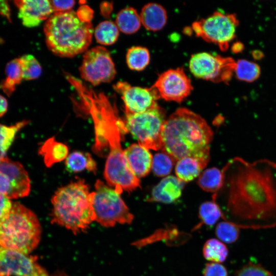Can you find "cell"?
<instances>
[{
    "instance_id": "obj_1",
    "label": "cell",
    "mask_w": 276,
    "mask_h": 276,
    "mask_svg": "<svg viewBox=\"0 0 276 276\" xmlns=\"http://www.w3.org/2000/svg\"><path fill=\"white\" fill-rule=\"evenodd\" d=\"M222 172V186L213 199L221 198L224 220L240 228L276 226V163L235 157Z\"/></svg>"
},
{
    "instance_id": "obj_2",
    "label": "cell",
    "mask_w": 276,
    "mask_h": 276,
    "mask_svg": "<svg viewBox=\"0 0 276 276\" xmlns=\"http://www.w3.org/2000/svg\"><path fill=\"white\" fill-rule=\"evenodd\" d=\"M67 81L76 90L81 107L94 122V152L101 156H107L104 169L107 184L121 193L123 190L130 192L140 187L139 178L130 169L121 147L122 134L127 129L115 104L112 105L104 93L95 91L74 76H70Z\"/></svg>"
},
{
    "instance_id": "obj_3",
    "label": "cell",
    "mask_w": 276,
    "mask_h": 276,
    "mask_svg": "<svg viewBox=\"0 0 276 276\" xmlns=\"http://www.w3.org/2000/svg\"><path fill=\"white\" fill-rule=\"evenodd\" d=\"M161 150L176 161L191 157L205 167L210 160V145L213 133L200 116L179 108L167 118L163 130Z\"/></svg>"
},
{
    "instance_id": "obj_4",
    "label": "cell",
    "mask_w": 276,
    "mask_h": 276,
    "mask_svg": "<svg viewBox=\"0 0 276 276\" xmlns=\"http://www.w3.org/2000/svg\"><path fill=\"white\" fill-rule=\"evenodd\" d=\"M48 48L56 56L71 58L87 51L94 30L92 24L72 10L53 13L43 26Z\"/></svg>"
},
{
    "instance_id": "obj_5",
    "label": "cell",
    "mask_w": 276,
    "mask_h": 276,
    "mask_svg": "<svg viewBox=\"0 0 276 276\" xmlns=\"http://www.w3.org/2000/svg\"><path fill=\"white\" fill-rule=\"evenodd\" d=\"M93 196L83 179L60 188L51 199L52 222L75 234L85 232L95 221Z\"/></svg>"
},
{
    "instance_id": "obj_6",
    "label": "cell",
    "mask_w": 276,
    "mask_h": 276,
    "mask_svg": "<svg viewBox=\"0 0 276 276\" xmlns=\"http://www.w3.org/2000/svg\"><path fill=\"white\" fill-rule=\"evenodd\" d=\"M41 228L36 215L19 202L0 219V247L28 255L38 245Z\"/></svg>"
},
{
    "instance_id": "obj_7",
    "label": "cell",
    "mask_w": 276,
    "mask_h": 276,
    "mask_svg": "<svg viewBox=\"0 0 276 276\" xmlns=\"http://www.w3.org/2000/svg\"><path fill=\"white\" fill-rule=\"evenodd\" d=\"M94 191L93 208L95 221L110 227L117 223L131 224L134 216L121 197V193L100 180H97Z\"/></svg>"
},
{
    "instance_id": "obj_8",
    "label": "cell",
    "mask_w": 276,
    "mask_h": 276,
    "mask_svg": "<svg viewBox=\"0 0 276 276\" xmlns=\"http://www.w3.org/2000/svg\"><path fill=\"white\" fill-rule=\"evenodd\" d=\"M166 119L165 110L157 103L142 113L126 114L124 123L138 144L157 150L163 146L162 133Z\"/></svg>"
},
{
    "instance_id": "obj_9",
    "label": "cell",
    "mask_w": 276,
    "mask_h": 276,
    "mask_svg": "<svg viewBox=\"0 0 276 276\" xmlns=\"http://www.w3.org/2000/svg\"><path fill=\"white\" fill-rule=\"evenodd\" d=\"M238 25L235 14L216 11L205 18L194 22L192 29L197 36L217 44L224 51L235 37Z\"/></svg>"
},
{
    "instance_id": "obj_10",
    "label": "cell",
    "mask_w": 276,
    "mask_h": 276,
    "mask_svg": "<svg viewBox=\"0 0 276 276\" xmlns=\"http://www.w3.org/2000/svg\"><path fill=\"white\" fill-rule=\"evenodd\" d=\"M235 64L231 57L201 52L192 56L189 68L196 78L213 82H227L234 72Z\"/></svg>"
},
{
    "instance_id": "obj_11",
    "label": "cell",
    "mask_w": 276,
    "mask_h": 276,
    "mask_svg": "<svg viewBox=\"0 0 276 276\" xmlns=\"http://www.w3.org/2000/svg\"><path fill=\"white\" fill-rule=\"evenodd\" d=\"M79 72L83 79L94 86L111 82L117 73L110 52L103 46L84 52Z\"/></svg>"
},
{
    "instance_id": "obj_12",
    "label": "cell",
    "mask_w": 276,
    "mask_h": 276,
    "mask_svg": "<svg viewBox=\"0 0 276 276\" xmlns=\"http://www.w3.org/2000/svg\"><path fill=\"white\" fill-rule=\"evenodd\" d=\"M30 179L22 165L6 157L0 161V194L9 199L27 196Z\"/></svg>"
},
{
    "instance_id": "obj_13",
    "label": "cell",
    "mask_w": 276,
    "mask_h": 276,
    "mask_svg": "<svg viewBox=\"0 0 276 276\" xmlns=\"http://www.w3.org/2000/svg\"><path fill=\"white\" fill-rule=\"evenodd\" d=\"M52 276L35 257L0 247V276Z\"/></svg>"
},
{
    "instance_id": "obj_14",
    "label": "cell",
    "mask_w": 276,
    "mask_h": 276,
    "mask_svg": "<svg viewBox=\"0 0 276 276\" xmlns=\"http://www.w3.org/2000/svg\"><path fill=\"white\" fill-rule=\"evenodd\" d=\"M160 98L168 101L180 102L193 90L191 80L183 69H170L162 73L152 86Z\"/></svg>"
},
{
    "instance_id": "obj_15",
    "label": "cell",
    "mask_w": 276,
    "mask_h": 276,
    "mask_svg": "<svg viewBox=\"0 0 276 276\" xmlns=\"http://www.w3.org/2000/svg\"><path fill=\"white\" fill-rule=\"evenodd\" d=\"M114 90L122 95L125 114L142 113L156 104L160 97L156 90L151 86L143 88L131 86L124 81H119L113 85Z\"/></svg>"
},
{
    "instance_id": "obj_16",
    "label": "cell",
    "mask_w": 276,
    "mask_h": 276,
    "mask_svg": "<svg viewBox=\"0 0 276 276\" xmlns=\"http://www.w3.org/2000/svg\"><path fill=\"white\" fill-rule=\"evenodd\" d=\"M14 3L18 9V16L28 28L38 26L54 12L49 0H17Z\"/></svg>"
},
{
    "instance_id": "obj_17",
    "label": "cell",
    "mask_w": 276,
    "mask_h": 276,
    "mask_svg": "<svg viewBox=\"0 0 276 276\" xmlns=\"http://www.w3.org/2000/svg\"><path fill=\"white\" fill-rule=\"evenodd\" d=\"M124 152L130 169L138 178L150 172L153 157L148 149L139 144H132Z\"/></svg>"
},
{
    "instance_id": "obj_18",
    "label": "cell",
    "mask_w": 276,
    "mask_h": 276,
    "mask_svg": "<svg viewBox=\"0 0 276 276\" xmlns=\"http://www.w3.org/2000/svg\"><path fill=\"white\" fill-rule=\"evenodd\" d=\"M183 183L177 177L166 176L153 188L148 201L171 203L180 197Z\"/></svg>"
},
{
    "instance_id": "obj_19",
    "label": "cell",
    "mask_w": 276,
    "mask_h": 276,
    "mask_svg": "<svg viewBox=\"0 0 276 276\" xmlns=\"http://www.w3.org/2000/svg\"><path fill=\"white\" fill-rule=\"evenodd\" d=\"M140 17L142 25L147 30L156 31L162 29L167 20L165 8L156 3H148L142 9Z\"/></svg>"
},
{
    "instance_id": "obj_20",
    "label": "cell",
    "mask_w": 276,
    "mask_h": 276,
    "mask_svg": "<svg viewBox=\"0 0 276 276\" xmlns=\"http://www.w3.org/2000/svg\"><path fill=\"white\" fill-rule=\"evenodd\" d=\"M38 152L43 156L45 166L49 168L54 164L66 159L68 156V149L66 145L57 142L52 137L44 142Z\"/></svg>"
},
{
    "instance_id": "obj_21",
    "label": "cell",
    "mask_w": 276,
    "mask_h": 276,
    "mask_svg": "<svg viewBox=\"0 0 276 276\" xmlns=\"http://www.w3.org/2000/svg\"><path fill=\"white\" fill-rule=\"evenodd\" d=\"M6 78L0 83V88L8 97L15 90L23 78V73L19 58L10 61L5 68Z\"/></svg>"
},
{
    "instance_id": "obj_22",
    "label": "cell",
    "mask_w": 276,
    "mask_h": 276,
    "mask_svg": "<svg viewBox=\"0 0 276 276\" xmlns=\"http://www.w3.org/2000/svg\"><path fill=\"white\" fill-rule=\"evenodd\" d=\"M65 165L66 170L71 173L87 170L95 173L97 171L96 163L89 153L85 152H72L65 159Z\"/></svg>"
},
{
    "instance_id": "obj_23",
    "label": "cell",
    "mask_w": 276,
    "mask_h": 276,
    "mask_svg": "<svg viewBox=\"0 0 276 276\" xmlns=\"http://www.w3.org/2000/svg\"><path fill=\"white\" fill-rule=\"evenodd\" d=\"M116 24L119 31L125 34L137 32L142 24L140 15L132 7H126L117 14Z\"/></svg>"
},
{
    "instance_id": "obj_24",
    "label": "cell",
    "mask_w": 276,
    "mask_h": 276,
    "mask_svg": "<svg viewBox=\"0 0 276 276\" xmlns=\"http://www.w3.org/2000/svg\"><path fill=\"white\" fill-rule=\"evenodd\" d=\"M199 219L200 222L193 228V231L199 229L204 225L212 226L220 218L225 220L223 212L216 200L205 201L199 208Z\"/></svg>"
},
{
    "instance_id": "obj_25",
    "label": "cell",
    "mask_w": 276,
    "mask_h": 276,
    "mask_svg": "<svg viewBox=\"0 0 276 276\" xmlns=\"http://www.w3.org/2000/svg\"><path fill=\"white\" fill-rule=\"evenodd\" d=\"M205 167L197 159L185 157L177 161L175 174L177 177L183 182L193 180L200 175Z\"/></svg>"
},
{
    "instance_id": "obj_26",
    "label": "cell",
    "mask_w": 276,
    "mask_h": 276,
    "mask_svg": "<svg viewBox=\"0 0 276 276\" xmlns=\"http://www.w3.org/2000/svg\"><path fill=\"white\" fill-rule=\"evenodd\" d=\"M223 179L222 171L216 167L205 170L198 179L199 186L204 191L215 195L220 189Z\"/></svg>"
},
{
    "instance_id": "obj_27",
    "label": "cell",
    "mask_w": 276,
    "mask_h": 276,
    "mask_svg": "<svg viewBox=\"0 0 276 276\" xmlns=\"http://www.w3.org/2000/svg\"><path fill=\"white\" fill-rule=\"evenodd\" d=\"M202 254L207 261L220 263L226 259L228 250L223 242L219 239L211 238L204 243Z\"/></svg>"
},
{
    "instance_id": "obj_28",
    "label": "cell",
    "mask_w": 276,
    "mask_h": 276,
    "mask_svg": "<svg viewBox=\"0 0 276 276\" xmlns=\"http://www.w3.org/2000/svg\"><path fill=\"white\" fill-rule=\"evenodd\" d=\"M29 122V121L23 120L11 126L0 124V161L7 157V153L17 133Z\"/></svg>"
},
{
    "instance_id": "obj_29",
    "label": "cell",
    "mask_w": 276,
    "mask_h": 276,
    "mask_svg": "<svg viewBox=\"0 0 276 276\" xmlns=\"http://www.w3.org/2000/svg\"><path fill=\"white\" fill-rule=\"evenodd\" d=\"M97 41L102 45H111L118 39L119 30L116 23L109 20L100 22L94 30Z\"/></svg>"
},
{
    "instance_id": "obj_30",
    "label": "cell",
    "mask_w": 276,
    "mask_h": 276,
    "mask_svg": "<svg viewBox=\"0 0 276 276\" xmlns=\"http://www.w3.org/2000/svg\"><path fill=\"white\" fill-rule=\"evenodd\" d=\"M126 57L128 67L135 71H142L145 68L149 63L150 58L148 50L140 46L129 48Z\"/></svg>"
},
{
    "instance_id": "obj_31",
    "label": "cell",
    "mask_w": 276,
    "mask_h": 276,
    "mask_svg": "<svg viewBox=\"0 0 276 276\" xmlns=\"http://www.w3.org/2000/svg\"><path fill=\"white\" fill-rule=\"evenodd\" d=\"M234 72L239 80L251 82L259 77L260 68L254 62L240 59L236 62Z\"/></svg>"
},
{
    "instance_id": "obj_32",
    "label": "cell",
    "mask_w": 276,
    "mask_h": 276,
    "mask_svg": "<svg viewBox=\"0 0 276 276\" xmlns=\"http://www.w3.org/2000/svg\"><path fill=\"white\" fill-rule=\"evenodd\" d=\"M19 59L24 79L30 80L39 78L41 74L42 68L40 63L34 56L25 54L19 57Z\"/></svg>"
},
{
    "instance_id": "obj_33",
    "label": "cell",
    "mask_w": 276,
    "mask_h": 276,
    "mask_svg": "<svg viewBox=\"0 0 276 276\" xmlns=\"http://www.w3.org/2000/svg\"><path fill=\"white\" fill-rule=\"evenodd\" d=\"M175 162L170 155L162 151L153 157L152 169L157 176H166L171 172Z\"/></svg>"
},
{
    "instance_id": "obj_34",
    "label": "cell",
    "mask_w": 276,
    "mask_h": 276,
    "mask_svg": "<svg viewBox=\"0 0 276 276\" xmlns=\"http://www.w3.org/2000/svg\"><path fill=\"white\" fill-rule=\"evenodd\" d=\"M240 228L228 221L224 220L217 224L215 234L219 240L223 243H232L237 240Z\"/></svg>"
},
{
    "instance_id": "obj_35",
    "label": "cell",
    "mask_w": 276,
    "mask_h": 276,
    "mask_svg": "<svg viewBox=\"0 0 276 276\" xmlns=\"http://www.w3.org/2000/svg\"><path fill=\"white\" fill-rule=\"evenodd\" d=\"M235 276H273L259 264L249 262L236 273Z\"/></svg>"
},
{
    "instance_id": "obj_36",
    "label": "cell",
    "mask_w": 276,
    "mask_h": 276,
    "mask_svg": "<svg viewBox=\"0 0 276 276\" xmlns=\"http://www.w3.org/2000/svg\"><path fill=\"white\" fill-rule=\"evenodd\" d=\"M202 274L203 276H228L226 268L221 264L215 262L206 263Z\"/></svg>"
},
{
    "instance_id": "obj_37",
    "label": "cell",
    "mask_w": 276,
    "mask_h": 276,
    "mask_svg": "<svg viewBox=\"0 0 276 276\" xmlns=\"http://www.w3.org/2000/svg\"><path fill=\"white\" fill-rule=\"evenodd\" d=\"M54 12L67 11L72 10L75 4V1H50Z\"/></svg>"
},
{
    "instance_id": "obj_38",
    "label": "cell",
    "mask_w": 276,
    "mask_h": 276,
    "mask_svg": "<svg viewBox=\"0 0 276 276\" xmlns=\"http://www.w3.org/2000/svg\"><path fill=\"white\" fill-rule=\"evenodd\" d=\"M12 202L10 199L0 194V219L6 216L10 212Z\"/></svg>"
},
{
    "instance_id": "obj_39",
    "label": "cell",
    "mask_w": 276,
    "mask_h": 276,
    "mask_svg": "<svg viewBox=\"0 0 276 276\" xmlns=\"http://www.w3.org/2000/svg\"><path fill=\"white\" fill-rule=\"evenodd\" d=\"M0 14L11 22L10 8L7 1H0Z\"/></svg>"
},
{
    "instance_id": "obj_40",
    "label": "cell",
    "mask_w": 276,
    "mask_h": 276,
    "mask_svg": "<svg viewBox=\"0 0 276 276\" xmlns=\"http://www.w3.org/2000/svg\"><path fill=\"white\" fill-rule=\"evenodd\" d=\"M8 101L3 96L0 95V117L3 116L8 109Z\"/></svg>"
}]
</instances>
